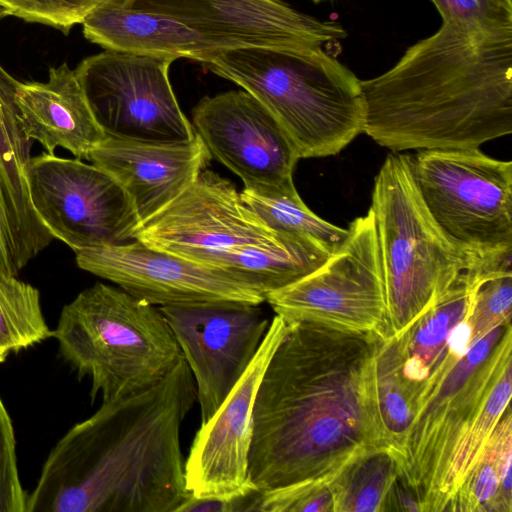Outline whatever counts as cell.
Returning <instances> with one entry per match:
<instances>
[{
  "instance_id": "cell-1",
  "label": "cell",
  "mask_w": 512,
  "mask_h": 512,
  "mask_svg": "<svg viewBox=\"0 0 512 512\" xmlns=\"http://www.w3.org/2000/svg\"><path fill=\"white\" fill-rule=\"evenodd\" d=\"M289 324L254 404L249 479L260 491L329 485L357 458L387 448L376 382L384 338Z\"/></svg>"
},
{
  "instance_id": "cell-2",
  "label": "cell",
  "mask_w": 512,
  "mask_h": 512,
  "mask_svg": "<svg viewBox=\"0 0 512 512\" xmlns=\"http://www.w3.org/2000/svg\"><path fill=\"white\" fill-rule=\"evenodd\" d=\"M196 400L183 357L154 386L102 402L52 448L26 512H176L190 495L180 430Z\"/></svg>"
},
{
  "instance_id": "cell-3",
  "label": "cell",
  "mask_w": 512,
  "mask_h": 512,
  "mask_svg": "<svg viewBox=\"0 0 512 512\" xmlns=\"http://www.w3.org/2000/svg\"><path fill=\"white\" fill-rule=\"evenodd\" d=\"M363 132L393 152L479 148L512 132V31L444 23L360 80Z\"/></svg>"
},
{
  "instance_id": "cell-4",
  "label": "cell",
  "mask_w": 512,
  "mask_h": 512,
  "mask_svg": "<svg viewBox=\"0 0 512 512\" xmlns=\"http://www.w3.org/2000/svg\"><path fill=\"white\" fill-rule=\"evenodd\" d=\"M104 49L187 58L246 47L313 48L345 38L281 0H106L82 22Z\"/></svg>"
},
{
  "instance_id": "cell-5",
  "label": "cell",
  "mask_w": 512,
  "mask_h": 512,
  "mask_svg": "<svg viewBox=\"0 0 512 512\" xmlns=\"http://www.w3.org/2000/svg\"><path fill=\"white\" fill-rule=\"evenodd\" d=\"M202 64L257 99L282 126L300 159L336 155L363 133L360 80L321 47H246Z\"/></svg>"
},
{
  "instance_id": "cell-6",
  "label": "cell",
  "mask_w": 512,
  "mask_h": 512,
  "mask_svg": "<svg viewBox=\"0 0 512 512\" xmlns=\"http://www.w3.org/2000/svg\"><path fill=\"white\" fill-rule=\"evenodd\" d=\"M52 336L78 378H90L92 401L99 394L111 402L140 393L183 358L158 307L103 283L62 308Z\"/></svg>"
},
{
  "instance_id": "cell-7",
  "label": "cell",
  "mask_w": 512,
  "mask_h": 512,
  "mask_svg": "<svg viewBox=\"0 0 512 512\" xmlns=\"http://www.w3.org/2000/svg\"><path fill=\"white\" fill-rule=\"evenodd\" d=\"M386 291L387 339L425 312L470 268L468 258L437 225L419 192L412 156L388 154L372 191Z\"/></svg>"
},
{
  "instance_id": "cell-8",
  "label": "cell",
  "mask_w": 512,
  "mask_h": 512,
  "mask_svg": "<svg viewBox=\"0 0 512 512\" xmlns=\"http://www.w3.org/2000/svg\"><path fill=\"white\" fill-rule=\"evenodd\" d=\"M412 169L440 229L478 264L512 259V162L479 148L420 150Z\"/></svg>"
},
{
  "instance_id": "cell-9",
  "label": "cell",
  "mask_w": 512,
  "mask_h": 512,
  "mask_svg": "<svg viewBox=\"0 0 512 512\" xmlns=\"http://www.w3.org/2000/svg\"><path fill=\"white\" fill-rule=\"evenodd\" d=\"M511 321L474 342L414 418L397 462L398 478L421 512H434L440 482L460 441L512 363Z\"/></svg>"
},
{
  "instance_id": "cell-10",
  "label": "cell",
  "mask_w": 512,
  "mask_h": 512,
  "mask_svg": "<svg viewBox=\"0 0 512 512\" xmlns=\"http://www.w3.org/2000/svg\"><path fill=\"white\" fill-rule=\"evenodd\" d=\"M493 274L468 269L399 334L384 339L376 364L379 408L392 421H412L471 345L468 316L479 283Z\"/></svg>"
},
{
  "instance_id": "cell-11",
  "label": "cell",
  "mask_w": 512,
  "mask_h": 512,
  "mask_svg": "<svg viewBox=\"0 0 512 512\" xmlns=\"http://www.w3.org/2000/svg\"><path fill=\"white\" fill-rule=\"evenodd\" d=\"M341 246L319 268L265 301L286 322H308L385 340L388 311L381 254L372 211L349 223Z\"/></svg>"
},
{
  "instance_id": "cell-12",
  "label": "cell",
  "mask_w": 512,
  "mask_h": 512,
  "mask_svg": "<svg viewBox=\"0 0 512 512\" xmlns=\"http://www.w3.org/2000/svg\"><path fill=\"white\" fill-rule=\"evenodd\" d=\"M290 235L270 228L228 179L204 169L180 195L140 223L136 240L233 273L248 251L279 244Z\"/></svg>"
},
{
  "instance_id": "cell-13",
  "label": "cell",
  "mask_w": 512,
  "mask_h": 512,
  "mask_svg": "<svg viewBox=\"0 0 512 512\" xmlns=\"http://www.w3.org/2000/svg\"><path fill=\"white\" fill-rule=\"evenodd\" d=\"M175 60L162 54L105 49L79 63L76 77L106 136L157 144L184 143L195 137L169 80Z\"/></svg>"
},
{
  "instance_id": "cell-14",
  "label": "cell",
  "mask_w": 512,
  "mask_h": 512,
  "mask_svg": "<svg viewBox=\"0 0 512 512\" xmlns=\"http://www.w3.org/2000/svg\"><path fill=\"white\" fill-rule=\"evenodd\" d=\"M27 178L39 218L74 252L136 240L141 221L131 199L97 165L43 152L31 157Z\"/></svg>"
},
{
  "instance_id": "cell-15",
  "label": "cell",
  "mask_w": 512,
  "mask_h": 512,
  "mask_svg": "<svg viewBox=\"0 0 512 512\" xmlns=\"http://www.w3.org/2000/svg\"><path fill=\"white\" fill-rule=\"evenodd\" d=\"M193 128L212 157L257 193L295 191L300 159L275 117L251 94L228 91L203 98L192 112Z\"/></svg>"
},
{
  "instance_id": "cell-16",
  "label": "cell",
  "mask_w": 512,
  "mask_h": 512,
  "mask_svg": "<svg viewBox=\"0 0 512 512\" xmlns=\"http://www.w3.org/2000/svg\"><path fill=\"white\" fill-rule=\"evenodd\" d=\"M193 375L201 424L223 403L255 356L270 324L259 305L200 303L158 307Z\"/></svg>"
},
{
  "instance_id": "cell-17",
  "label": "cell",
  "mask_w": 512,
  "mask_h": 512,
  "mask_svg": "<svg viewBox=\"0 0 512 512\" xmlns=\"http://www.w3.org/2000/svg\"><path fill=\"white\" fill-rule=\"evenodd\" d=\"M75 254L82 270L109 280L154 306L224 302L260 305L265 301L262 291L233 273L138 240Z\"/></svg>"
},
{
  "instance_id": "cell-18",
  "label": "cell",
  "mask_w": 512,
  "mask_h": 512,
  "mask_svg": "<svg viewBox=\"0 0 512 512\" xmlns=\"http://www.w3.org/2000/svg\"><path fill=\"white\" fill-rule=\"evenodd\" d=\"M289 326L282 317H273L251 363L195 434L185 460L192 496L229 498L258 489L249 479L254 404L264 371Z\"/></svg>"
},
{
  "instance_id": "cell-19",
  "label": "cell",
  "mask_w": 512,
  "mask_h": 512,
  "mask_svg": "<svg viewBox=\"0 0 512 512\" xmlns=\"http://www.w3.org/2000/svg\"><path fill=\"white\" fill-rule=\"evenodd\" d=\"M7 16L0 7V21ZM18 83L0 64V270L15 276L54 239L30 197L27 170L33 141L18 121Z\"/></svg>"
},
{
  "instance_id": "cell-20",
  "label": "cell",
  "mask_w": 512,
  "mask_h": 512,
  "mask_svg": "<svg viewBox=\"0 0 512 512\" xmlns=\"http://www.w3.org/2000/svg\"><path fill=\"white\" fill-rule=\"evenodd\" d=\"M210 159L196 133L191 141L174 144L106 136L87 160L119 182L143 222L188 188Z\"/></svg>"
},
{
  "instance_id": "cell-21",
  "label": "cell",
  "mask_w": 512,
  "mask_h": 512,
  "mask_svg": "<svg viewBox=\"0 0 512 512\" xmlns=\"http://www.w3.org/2000/svg\"><path fill=\"white\" fill-rule=\"evenodd\" d=\"M15 103L25 136L41 143L47 153L54 154L61 147L87 160L106 137L75 71L66 63L50 67L46 82L19 81Z\"/></svg>"
},
{
  "instance_id": "cell-22",
  "label": "cell",
  "mask_w": 512,
  "mask_h": 512,
  "mask_svg": "<svg viewBox=\"0 0 512 512\" xmlns=\"http://www.w3.org/2000/svg\"><path fill=\"white\" fill-rule=\"evenodd\" d=\"M512 415L510 405L488 439L479 459L450 499L446 511H512Z\"/></svg>"
},
{
  "instance_id": "cell-23",
  "label": "cell",
  "mask_w": 512,
  "mask_h": 512,
  "mask_svg": "<svg viewBox=\"0 0 512 512\" xmlns=\"http://www.w3.org/2000/svg\"><path fill=\"white\" fill-rule=\"evenodd\" d=\"M398 477L392 453L380 448L357 458L332 481L335 512H381Z\"/></svg>"
},
{
  "instance_id": "cell-24",
  "label": "cell",
  "mask_w": 512,
  "mask_h": 512,
  "mask_svg": "<svg viewBox=\"0 0 512 512\" xmlns=\"http://www.w3.org/2000/svg\"><path fill=\"white\" fill-rule=\"evenodd\" d=\"M243 201L273 230L309 238L333 254L347 236V228L335 226L312 212L297 190L286 193L241 192Z\"/></svg>"
},
{
  "instance_id": "cell-25",
  "label": "cell",
  "mask_w": 512,
  "mask_h": 512,
  "mask_svg": "<svg viewBox=\"0 0 512 512\" xmlns=\"http://www.w3.org/2000/svg\"><path fill=\"white\" fill-rule=\"evenodd\" d=\"M51 336L39 290L0 270V355L6 359Z\"/></svg>"
},
{
  "instance_id": "cell-26",
  "label": "cell",
  "mask_w": 512,
  "mask_h": 512,
  "mask_svg": "<svg viewBox=\"0 0 512 512\" xmlns=\"http://www.w3.org/2000/svg\"><path fill=\"white\" fill-rule=\"evenodd\" d=\"M511 394L509 366L490 392L478 419L455 449L440 482L434 512L446 511L450 499L479 459L503 412L509 406Z\"/></svg>"
},
{
  "instance_id": "cell-27",
  "label": "cell",
  "mask_w": 512,
  "mask_h": 512,
  "mask_svg": "<svg viewBox=\"0 0 512 512\" xmlns=\"http://www.w3.org/2000/svg\"><path fill=\"white\" fill-rule=\"evenodd\" d=\"M512 271L483 279L477 286L468 324L471 345L499 325L511 320Z\"/></svg>"
},
{
  "instance_id": "cell-28",
  "label": "cell",
  "mask_w": 512,
  "mask_h": 512,
  "mask_svg": "<svg viewBox=\"0 0 512 512\" xmlns=\"http://www.w3.org/2000/svg\"><path fill=\"white\" fill-rule=\"evenodd\" d=\"M106 0H0L9 16L39 23L68 34Z\"/></svg>"
},
{
  "instance_id": "cell-29",
  "label": "cell",
  "mask_w": 512,
  "mask_h": 512,
  "mask_svg": "<svg viewBox=\"0 0 512 512\" xmlns=\"http://www.w3.org/2000/svg\"><path fill=\"white\" fill-rule=\"evenodd\" d=\"M444 23L483 31H512V0H431Z\"/></svg>"
},
{
  "instance_id": "cell-30",
  "label": "cell",
  "mask_w": 512,
  "mask_h": 512,
  "mask_svg": "<svg viewBox=\"0 0 512 512\" xmlns=\"http://www.w3.org/2000/svg\"><path fill=\"white\" fill-rule=\"evenodd\" d=\"M26 500L17 465L14 428L0 397V512H26Z\"/></svg>"
},
{
  "instance_id": "cell-31",
  "label": "cell",
  "mask_w": 512,
  "mask_h": 512,
  "mask_svg": "<svg viewBox=\"0 0 512 512\" xmlns=\"http://www.w3.org/2000/svg\"><path fill=\"white\" fill-rule=\"evenodd\" d=\"M262 491L254 489L229 498L189 497L176 512H258Z\"/></svg>"
},
{
  "instance_id": "cell-32",
  "label": "cell",
  "mask_w": 512,
  "mask_h": 512,
  "mask_svg": "<svg viewBox=\"0 0 512 512\" xmlns=\"http://www.w3.org/2000/svg\"><path fill=\"white\" fill-rule=\"evenodd\" d=\"M5 359L0 355V363L4 362Z\"/></svg>"
}]
</instances>
